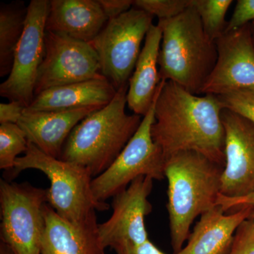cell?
<instances>
[{
  "mask_svg": "<svg viewBox=\"0 0 254 254\" xmlns=\"http://www.w3.org/2000/svg\"><path fill=\"white\" fill-rule=\"evenodd\" d=\"M224 108L217 95L193 94L162 80L151 135L165 161L182 152H195L225 167Z\"/></svg>",
  "mask_w": 254,
  "mask_h": 254,
  "instance_id": "cell-1",
  "label": "cell"
},
{
  "mask_svg": "<svg viewBox=\"0 0 254 254\" xmlns=\"http://www.w3.org/2000/svg\"><path fill=\"white\" fill-rule=\"evenodd\" d=\"M223 170L222 165L195 152H182L166 160L167 208L175 254L188 240L195 219L217 205Z\"/></svg>",
  "mask_w": 254,
  "mask_h": 254,
  "instance_id": "cell-2",
  "label": "cell"
},
{
  "mask_svg": "<svg viewBox=\"0 0 254 254\" xmlns=\"http://www.w3.org/2000/svg\"><path fill=\"white\" fill-rule=\"evenodd\" d=\"M128 84L109 104L78 123L65 142L60 159L87 169L92 177L104 173L135 134L142 117L127 114Z\"/></svg>",
  "mask_w": 254,
  "mask_h": 254,
  "instance_id": "cell-3",
  "label": "cell"
},
{
  "mask_svg": "<svg viewBox=\"0 0 254 254\" xmlns=\"http://www.w3.org/2000/svg\"><path fill=\"white\" fill-rule=\"evenodd\" d=\"M192 3V2H191ZM162 41L158 58L161 80L201 95L218 58L215 41L205 33L194 8L177 17L159 20Z\"/></svg>",
  "mask_w": 254,
  "mask_h": 254,
  "instance_id": "cell-4",
  "label": "cell"
},
{
  "mask_svg": "<svg viewBox=\"0 0 254 254\" xmlns=\"http://www.w3.org/2000/svg\"><path fill=\"white\" fill-rule=\"evenodd\" d=\"M29 169L39 170L49 179L48 204L65 220L81 221L96 210L110 208L108 203L95 199L91 186L93 177L87 169L47 155L28 142L24 155L16 159L14 170L7 173L9 181Z\"/></svg>",
  "mask_w": 254,
  "mask_h": 254,
  "instance_id": "cell-5",
  "label": "cell"
},
{
  "mask_svg": "<svg viewBox=\"0 0 254 254\" xmlns=\"http://www.w3.org/2000/svg\"><path fill=\"white\" fill-rule=\"evenodd\" d=\"M158 90L159 87L151 108L131 140L109 168L92 181L93 195L100 203H106L105 200L121 193L138 177H149L153 180L165 178L166 161L151 135Z\"/></svg>",
  "mask_w": 254,
  "mask_h": 254,
  "instance_id": "cell-6",
  "label": "cell"
},
{
  "mask_svg": "<svg viewBox=\"0 0 254 254\" xmlns=\"http://www.w3.org/2000/svg\"><path fill=\"white\" fill-rule=\"evenodd\" d=\"M153 16L131 8L112 18L90 42L98 55L101 73L117 91L128 84L141 53L142 42L153 26Z\"/></svg>",
  "mask_w": 254,
  "mask_h": 254,
  "instance_id": "cell-7",
  "label": "cell"
},
{
  "mask_svg": "<svg viewBox=\"0 0 254 254\" xmlns=\"http://www.w3.org/2000/svg\"><path fill=\"white\" fill-rule=\"evenodd\" d=\"M47 190L0 180L1 242L15 254H41Z\"/></svg>",
  "mask_w": 254,
  "mask_h": 254,
  "instance_id": "cell-8",
  "label": "cell"
},
{
  "mask_svg": "<svg viewBox=\"0 0 254 254\" xmlns=\"http://www.w3.org/2000/svg\"><path fill=\"white\" fill-rule=\"evenodd\" d=\"M50 6L48 0L30 1L26 26L15 51L11 72L0 85L1 97L20 102L26 108L34 99L37 74L44 59Z\"/></svg>",
  "mask_w": 254,
  "mask_h": 254,
  "instance_id": "cell-9",
  "label": "cell"
},
{
  "mask_svg": "<svg viewBox=\"0 0 254 254\" xmlns=\"http://www.w3.org/2000/svg\"><path fill=\"white\" fill-rule=\"evenodd\" d=\"M45 45L35 96L55 87L104 77L98 55L89 43L46 31Z\"/></svg>",
  "mask_w": 254,
  "mask_h": 254,
  "instance_id": "cell-10",
  "label": "cell"
},
{
  "mask_svg": "<svg viewBox=\"0 0 254 254\" xmlns=\"http://www.w3.org/2000/svg\"><path fill=\"white\" fill-rule=\"evenodd\" d=\"M153 182L149 177H138L114 197L113 214L108 220L98 224L105 249H113L118 254L149 240L145 219L152 210L148 196Z\"/></svg>",
  "mask_w": 254,
  "mask_h": 254,
  "instance_id": "cell-11",
  "label": "cell"
},
{
  "mask_svg": "<svg viewBox=\"0 0 254 254\" xmlns=\"http://www.w3.org/2000/svg\"><path fill=\"white\" fill-rule=\"evenodd\" d=\"M218 58L201 95L254 91V45L250 23L225 32L215 41Z\"/></svg>",
  "mask_w": 254,
  "mask_h": 254,
  "instance_id": "cell-12",
  "label": "cell"
},
{
  "mask_svg": "<svg viewBox=\"0 0 254 254\" xmlns=\"http://www.w3.org/2000/svg\"><path fill=\"white\" fill-rule=\"evenodd\" d=\"M225 163L222 175L221 195L241 198L254 192V124L224 108Z\"/></svg>",
  "mask_w": 254,
  "mask_h": 254,
  "instance_id": "cell-13",
  "label": "cell"
},
{
  "mask_svg": "<svg viewBox=\"0 0 254 254\" xmlns=\"http://www.w3.org/2000/svg\"><path fill=\"white\" fill-rule=\"evenodd\" d=\"M41 254H105L96 214L79 222L60 217L47 203Z\"/></svg>",
  "mask_w": 254,
  "mask_h": 254,
  "instance_id": "cell-14",
  "label": "cell"
},
{
  "mask_svg": "<svg viewBox=\"0 0 254 254\" xmlns=\"http://www.w3.org/2000/svg\"><path fill=\"white\" fill-rule=\"evenodd\" d=\"M101 109L96 107L69 111H27L17 125L26 133L28 142L46 154L60 158L71 132L83 119Z\"/></svg>",
  "mask_w": 254,
  "mask_h": 254,
  "instance_id": "cell-15",
  "label": "cell"
},
{
  "mask_svg": "<svg viewBox=\"0 0 254 254\" xmlns=\"http://www.w3.org/2000/svg\"><path fill=\"white\" fill-rule=\"evenodd\" d=\"M253 213L250 207L225 213L215 205L200 216L187 245L175 254H229L237 228Z\"/></svg>",
  "mask_w": 254,
  "mask_h": 254,
  "instance_id": "cell-16",
  "label": "cell"
},
{
  "mask_svg": "<svg viewBox=\"0 0 254 254\" xmlns=\"http://www.w3.org/2000/svg\"><path fill=\"white\" fill-rule=\"evenodd\" d=\"M108 21L98 0H51L46 31L89 43Z\"/></svg>",
  "mask_w": 254,
  "mask_h": 254,
  "instance_id": "cell-17",
  "label": "cell"
},
{
  "mask_svg": "<svg viewBox=\"0 0 254 254\" xmlns=\"http://www.w3.org/2000/svg\"><path fill=\"white\" fill-rule=\"evenodd\" d=\"M116 88L106 78L55 87L36 96L27 111H69L109 104L117 93Z\"/></svg>",
  "mask_w": 254,
  "mask_h": 254,
  "instance_id": "cell-18",
  "label": "cell"
},
{
  "mask_svg": "<svg viewBox=\"0 0 254 254\" xmlns=\"http://www.w3.org/2000/svg\"><path fill=\"white\" fill-rule=\"evenodd\" d=\"M144 41L128 81L127 95L128 108L141 117H144L151 108L162 81L158 67L162 31L158 24L151 26Z\"/></svg>",
  "mask_w": 254,
  "mask_h": 254,
  "instance_id": "cell-19",
  "label": "cell"
},
{
  "mask_svg": "<svg viewBox=\"0 0 254 254\" xmlns=\"http://www.w3.org/2000/svg\"><path fill=\"white\" fill-rule=\"evenodd\" d=\"M28 6L22 1L0 4V76H9L16 47L24 31Z\"/></svg>",
  "mask_w": 254,
  "mask_h": 254,
  "instance_id": "cell-20",
  "label": "cell"
},
{
  "mask_svg": "<svg viewBox=\"0 0 254 254\" xmlns=\"http://www.w3.org/2000/svg\"><path fill=\"white\" fill-rule=\"evenodd\" d=\"M232 0H192L205 33L213 41L225 33L228 21L226 15Z\"/></svg>",
  "mask_w": 254,
  "mask_h": 254,
  "instance_id": "cell-21",
  "label": "cell"
},
{
  "mask_svg": "<svg viewBox=\"0 0 254 254\" xmlns=\"http://www.w3.org/2000/svg\"><path fill=\"white\" fill-rule=\"evenodd\" d=\"M28 141L26 133L17 124L0 125V169L6 173L14 170L16 159L26 151Z\"/></svg>",
  "mask_w": 254,
  "mask_h": 254,
  "instance_id": "cell-22",
  "label": "cell"
},
{
  "mask_svg": "<svg viewBox=\"0 0 254 254\" xmlns=\"http://www.w3.org/2000/svg\"><path fill=\"white\" fill-rule=\"evenodd\" d=\"M192 0H135L133 6L143 10L158 20L177 17L191 6Z\"/></svg>",
  "mask_w": 254,
  "mask_h": 254,
  "instance_id": "cell-23",
  "label": "cell"
},
{
  "mask_svg": "<svg viewBox=\"0 0 254 254\" xmlns=\"http://www.w3.org/2000/svg\"><path fill=\"white\" fill-rule=\"evenodd\" d=\"M224 108L254 124V91H240L218 96Z\"/></svg>",
  "mask_w": 254,
  "mask_h": 254,
  "instance_id": "cell-24",
  "label": "cell"
},
{
  "mask_svg": "<svg viewBox=\"0 0 254 254\" xmlns=\"http://www.w3.org/2000/svg\"><path fill=\"white\" fill-rule=\"evenodd\" d=\"M229 254H254V216L237 228Z\"/></svg>",
  "mask_w": 254,
  "mask_h": 254,
  "instance_id": "cell-25",
  "label": "cell"
},
{
  "mask_svg": "<svg viewBox=\"0 0 254 254\" xmlns=\"http://www.w3.org/2000/svg\"><path fill=\"white\" fill-rule=\"evenodd\" d=\"M254 21V0H238L225 32L233 31Z\"/></svg>",
  "mask_w": 254,
  "mask_h": 254,
  "instance_id": "cell-26",
  "label": "cell"
},
{
  "mask_svg": "<svg viewBox=\"0 0 254 254\" xmlns=\"http://www.w3.org/2000/svg\"><path fill=\"white\" fill-rule=\"evenodd\" d=\"M217 205H220L225 213H232L246 207H250L254 209L252 216H254V192L247 196L235 198H227L220 194Z\"/></svg>",
  "mask_w": 254,
  "mask_h": 254,
  "instance_id": "cell-27",
  "label": "cell"
},
{
  "mask_svg": "<svg viewBox=\"0 0 254 254\" xmlns=\"http://www.w3.org/2000/svg\"><path fill=\"white\" fill-rule=\"evenodd\" d=\"M26 107L18 101L0 104V123L17 124Z\"/></svg>",
  "mask_w": 254,
  "mask_h": 254,
  "instance_id": "cell-28",
  "label": "cell"
},
{
  "mask_svg": "<svg viewBox=\"0 0 254 254\" xmlns=\"http://www.w3.org/2000/svg\"><path fill=\"white\" fill-rule=\"evenodd\" d=\"M108 21L118 17L133 7L132 0H98Z\"/></svg>",
  "mask_w": 254,
  "mask_h": 254,
  "instance_id": "cell-29",
  "label": "cell"
},
{
  "mask_svg": "<svg viewBox=\"0 0 254 254\" xmlns=\"http://www.w3.org/2000/svg\"><path fill=\"white\" fill-rule=\"evenodd\" d=\"M118 254H166L159 250L158 247L152 243L150 240L136 247H131Z\"/></svg>",
  "mask_w": 254,
  "mask_h": 254,
  "instance_id": "cell-30",
  "label": "cell"
},
{
  "mask_svg": "<svg viewBox=\"0 0 254 254\" xmlns=\"http://www.w3.org/2000/svg\"><path fill=\"white\" fill-rule=\"evenodd\" d=\"M0 254H15L12 250L4 244V242H1L0 243Z\"/></svg>",
  "mask_w": 254,
  "mask_h": 254,
  "instance_id": "cell-31",
  "label": "cell"
},
{
  "mask_svg": "<svg viewBox=\"0 0 254 254\" xmlns=\"http://www.w3.org/2000/svg\"><path fill=\"white\" fill-rule=\"evenodd\" d=\"M251 33H252V40L254 45V21L250 23Z\"/></svg>",
  "mask_w": 254,
  "mask_h": 254,
  "instance_id": "cell-32",
  "label": "cell"
},
{
  "mask_svg": "<svg viewBox=\"0 0 254 254\" xmlns=\"http://www.w3.org/2000/svg\"></svg>",
  "mask_w": 254,
  "mask_h": 254,
  "instance_id": "cell-33",
  "label": "cell"
}]
</instances>
